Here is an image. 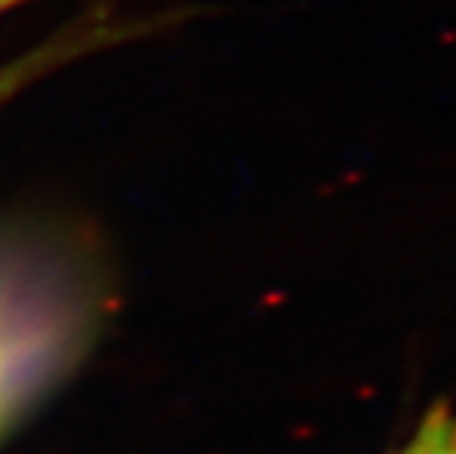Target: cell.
I'll use <instances>...</instances> for the list:
<instances>
[{"mask_svg":"<svg viewBox=\"0 0 456 454\" xmlns=\"http://www.w3.org/2000/svg\"><path fill=\"white\" fill-rule=\"evenodd\" d=\"M12 4H18V0H0V12H4V9H9Z\"/></svg>","mask_w":456,"mask_h":454,"instance_id":"cell-2","label":"cell"},{"mask_svg":"<svg viewBox=\"0 0 456 454\" xmlns=\"http://www.w3.org/2000/svg\"><path fill=\"white\" fill-rule=\"evenodd\" d=\"M401 454H456V410L436 404Z\"/></svg>","mask_w":456,"mask_h":454,"instance_id":"cell-1","label":"cell"}]
</instances>
